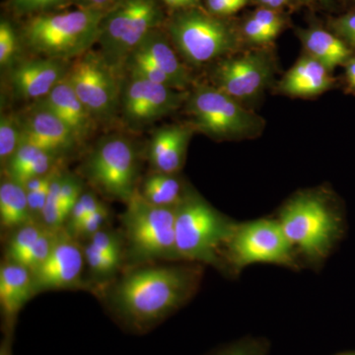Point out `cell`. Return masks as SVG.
<instances>
[{"label": "cell", "instance_id": "obj_1", "mask_svg": "<svg viewBox=\"0 0 355 355\" xmlns=\"http://www.w3.org/2000/svg\"><path fill=\"white\" fill-rule=\"evenodd\" d=\"M200 263L133 266L114 284L111 306L125 328L146 333L183 307L202 282Z\"/></svg>", "mask_w": 355, "mask_h": 355}, {"label": "cell", "instance_id": "obj_46", "mask_svg": "<svg viewBox=\"0 0 355 355\" xmlns=\"http://www.w3.org/2000/svg\"><path fill=\"white\" fill-rule=\"evenodd\" d=\"M303 1L311 3V2H323V0H303Z\"/></svg>", "mask_w": 355, "mask_h": 355}, {"label": "cell", "instance_id": "obj_40", "mask_svg": "<svg viewBox=\"0 0 355 355\" xmlns=\"http://www.w3.org/2000/svg\"><path fill=\"white\" fill-rule=\"evenodd\" d=\"M64 0H12V6L19 13L43 12L62 3Z\"/></svg>", "mask_w": 355, "mask_h": 355}, {"label": "cell", "instance_id": "obj_33", "mask_svg": "<svg viewBox=\"0 0 355 355\" xmlns=\"http://www.w3.org/2000/svg\"><path fill=\"white\" fill-rule=\"evenodd\" d=\"M83 193V183L72 175L62 174L60 198L67 214H70L73 205Z\"/></svg>", "mask_w": 355, "mask_h": 355}, {"label": "cell", "instance_id": "obj_45", "mask_svg": "<svg viewBox=\"0 0 355 355\" xmlns=\"http://www.w3.org/2000/svg\"><path fill=\"white\" fill-rule=\"evenodd\" d=\"M259 1H260L261 4H263L266 8L275 9H275L286 6V4H288L292 0H259Z\"/></svg>", "mask_w": 355, "mask_h": 355}, {"label": "cell", "instance_id": "obj_16", "mask_svg": "<svg viewBox=\"0 0 355 355\" xmlns=\"http://www.w3.org/2000/svg\"><path fill=\"white\" fill-rule=\"evenodd\" d=\"M34 296L31 270L21 263L4 259L0 266V309L4 335L14 334L20 311Z\"/></svg>", "mask_w": 355, "mask_h": 355}, {"label": "cell", "instance_id": "obj_23", "mask_svg": "<svg viewBox=\"0 0 355 355\" xmlns=\"http://www.w3.org/2000/svg\"><path fill=\"white\" fill-rule=\"evenodd\" d=\"M33 218L28 205L27 191L17 182L6 178L0 184V226L4 232L11 233Z\"/></svg>", "mask_w": 355, "mask_h": 355}, {"label": "cell", "instance_id": "obj_24", "mask_svg": "<svg viewBox=\"0 0 355 355\" xmlns=\"http://www.w3.org/2000/svg\"><path fill=\"white\" fill-rule=\"evenodd\" d=\"M139 193L144 200L154 205L176 209L187 191L175 175L155 172L144 180Z\"/></svg>", "mask_w": 355, "mask_h": 355}, {"label": "cell", "instance_id": "obj_25", "mask_svg": "<svg viewBox=\"0 0 355 355\" xmlns=\"http://www.w3.org/2000/svg\"><path fill=\"white\" fill-rule=\"evenodd\" d=\"M46 227L42 222L32 221L14 229L6 244V260L20 263L21 259L37 242Z\"/></svg>", "mask_w": 355, "mask_h": 355}, {"label": "cell", "instance_id": "obj_10", "mask_svg": "<svg viewBox=\"0 0 355 355\" xmlns=\"http://www.w3.org/2000/svg\"><path fill=\"white\" fill-rule=\"evenodd\" d=\"M85 173L89 181L101 193L127 205L137 191L135 147L123 137L103 140L89 156Z\"/></svg>", "mask_w": 355, "mask_h": 355}, {"label": "cell", "instance_id": "obj_28", "mask_svg": "<svg viewBox=\"0 0 355 355\" xmlns=\"http://www.w3.org/2000/svg\"><path fill=\"white\" fill-rule=\"evenodd\" d=\"M84 256L89 272L96 279H108L120 270L123 261L112 258L101 253L99 250L87 243L84 247Z\"/></svg>", "mask_w": 355, "mask_h": 355}, {"label": "cell", "instance_id": "obj_31", "mask_svg": "<svg viewBox=\"0 0 355 355\" xmlns=\"http://www.w3.org/2000/svg\"><path fill=\"white\" fill-rule=\"evenodd\" d=\"M88 243L106 256L121 261L125 258L123 238L112 229L102 228L89 238Z\"/></svg>", "mask_w": 355, "mask_h": 355}, {"label": "cell", "instance_id": "obj_15", "mask_svg": "<svg viewBox=\"0 0 355 355\" xmlns=\"http://www.w3.org/2000/svg\"><path fill=\"white\" fill-rule=\"evenodd\" d=\"M21 127L23 140L58 156L78 142L64 121L39 102Z\"/></svg>", "mask_w": 355, "mask_h": 355}, {"label": "cell", "instance_id": "obj_41", "mask_svg": "<svg viewBox=\"0 0 355 355\" xmlns=\"http://www.w3.org/2000/svg\"><path fill=\"white\" fill-rule=\"evenodd\" d=\"M121 0H76L79 8L94 9V10L109 11Z\"/></svg>", "mask_w": 355, "mask_h": 355}, {"label": "cell", "instance_id": "obj_49", "mask_svg": "<svg viewBox=\"0 0 355 355\" xmlns=\"http://www.w3.org/2000/svg\"><path fill=\"white\" fill-rule=\"evenodd\" d=\"M354 1H355V0H354Z\"/></svg>", "mask_w": 355, "mask_h": 355}, {"label": "cell", "instance_id": "obj_5", "mask_svg": "<svg viewBox=\"0 0 355 355\" xmlns=\"http://www.w3.org/2000/svg\"><path fill=\"white\" fill-rule=\"evenodd\" d=\"M279 222L294 249L310 261L323 260L340 237L343 220L328 198L306 191L284 205Z\"/></svg>", "mask_w": 355, "mask_h": 355}, {"label": "cell", "instance_id": "obj_7", "mask_svg": "<svg viewBox=\"0 0 355 355\" xmlns=\"http://www.w3.org/2000/svg\"><path fill=\"white\" fill-rule=\"evenodd\" d=\"M164 15L156 0H121L103 18L98 42L105 60L118 69Z\"/></svg>", "mask_w": 355, "mask_h": 355}, {"label": "cell", "instance_id": "obj_2", "mask_svg": "<svg viewBox=\"0 0 355 355\" xmlns=\"http://www.w3.org/2000/svg\"><path fill=\"white\" fill-rule=\"evenodd\" d=\"M237 223L217 211L200 196L187 191L176 207L175 235L180 260L219 266Z\"/></svg>", "mask_w": 355, "mask_h": 355}, {"label": "cell", "instance_id": "obj_11", "mask_svg": "<svg viewBox=\"0 0 355 355\" xmlns=\"http://www.w3.org/2000/svg\"><path fill=\"white\" fill-rule=\"evenodd\" d=\"M116 71L101 53L90 51L77 58L67 70L72 88L94 119L106 120L116 108L120 87Z\"/></svg>", "mask_w": 355, "mask_h": 355}, {"label": "cell", "instance_id": "obj_29", "mask_svg": "<svg viewBox=\"0 0 355 355\" xmlns=\"http://www.w3.org/2000/svg\"><path fill=\"white\" fill-rule=\"evenodd\" d=\"M60 229H51L46 227L42 235L40 236L37 242L24 254L21 259V265L25 266L29 268L32 272H34L37 268L43 265L44 261L50 256L51 250L55 246L58 232Z\"/></svg>", "mask_w": 355, "mask_h": 355}, {"label": "cell", "instance_id": "obj_22", "mask_svg": "<svg viewBox=\"0 0 355 355\" xmlns=\"http://www.w3.org/2000/svg\"><path fill=\"white\" fill-rule=\"evenodd\" d=\"M298 36L307 55L321 62L331 71L336 67L345 65L354 55V51L335 33L321 28L300 30Z\"/></svg>", "mask_w": 355, "mask_h": 355}, {"label": "cell", "instance_id": "obj_38", "mask_svg": "<svg viewBox=\"0 0 355 355\" xmlns=\"http://www.w3.org/2000/svg\"><path fill=\"white\" fill-rule=\"evenodd\" d=\"M243 34L250 43L254 44H266L275 39L265 27H263L253 17H250L245 22Z\"/></svg>", "mask_w": 355, "mask_h": 355}, {"label": "cell", "instance_id": "obj_20", "mask_svg": "<svg viewBox=\"0 0 355 355\" xmlns=\"http://www.w3.org/2000/svg\"><path fill=\"white\" fill-rule=\"evenodd\" d=\"M335 85L331 71L314 58H300L279 83V91L293 97H313L330 90Z\"/></svg>", "mask_w": 355, "mask_h": 355}, {"label": "cell", "instance_id": "obj_9", "mask_svg": "<svg viewBox=\"0 0 355 355\" xmlns=\"http://www.w3.org/2000/svg\"><path fill=\"white\" fill-rule=\"evenodd\" d=\"M223 258L234 270L254 263L295 266L294 248L279 220L272 219L237 223L226 244Z\"/></svg>", "mask_w": 355, "mask_h": 355}, {"label": "cell", "instance_id": "obj_48", "mask_svg": "<svg viewBox=\"0 0 355 355\" xmlns=\"http://www.w3.org/2000/svg\"><path fill=\"white\" fill-rule=\"evenodd\" d=\"M330 0H323V2H329Z\"/></svg>", "mask_w": 355, "mask_h": 355}, {"label": "cell", "instance_id": "obj_30", "mask_svg": "<svg viewBox=\"0 0 355 355\" xmlns=\"http://www.w3.org/2000/svg\"><path fill=\"white\" fill-rule=\"evenodd\" d=\"M105 207H106L96 198L95 195L91 193H83L76 202V205H73L72 209L70 210L64 228L69 231L70 234H73L74 231L83 223L84 219L89 214L105 209Z\"/></svg>", "mask_w": 355, "mask_h": 355}, {"label": "cell", "instance_id": "obj_18", "mask_svg": "<svg viewBox=\"0 0 355 355\" xmlns=\"http://www.w3.org/2000/svg\"><path fill=\"white\" fill-rule=\"evenodd\" d=\"M39 103L64 121L77 141L85 139L92 130L94 118L79 99L67 76Z\"/></svg>", "mask_w": 355, "mask_h": 355}, {"label": "cell", "instance_id": "obj_44", "mask_svg": "<svg viewBox=\"0 0 355 355\" xmlns=\"http://www.w3.org/2000/svg\"><path fill=\"white\" fill-rule=\"evenodd\" d=\"M13 334H6L0 343V355H13Z\"/></svg>", "mask_w": 355, "mask_h": 355}, {"label": "cell", "instance_id": "obj_4", "mask_svg": "<svg viewBox=\"0 0 355 355\" xmlns=\"http://www.w3.org/2000/svg\"><path fill=\"white\" fill-rule=\"evenodd\" d=\"M105 14L106 11L78 8L34 16L24 27L26 44L53 60L81 57L98 42Z\"/></svg>", "mask_w": 355, "mask_h": 355}, {"label": "cell", "instance_id": "obj_14", "mask_svg": "<svg viewBox=\"0 0 355 355\" xmlns=\"http://www.w3.org/2000/svg\"><path fill=\"white\" fill-rule=\"evenodd\" d=\"M123 91V111L132 125H146L173 113L188 100L184 91L150 83L130 74Z\"/></svg>", "mask_w": 355, "mask_h": 355}, {"label": "cell", "instance_id": "obj_6", "mask_svg": "<svg viewBox=\"0 0 355 355\" xmlns=\"http://www.w3.org/2000/svg\"><path fill=\"white\" fill-rule=\"evenodd\" d=\"M168 31L177 51L193 65L234 53L240 46L239 35L230 23L197 7L180 10Z\"/></svg>", "mask_w": 355, "mask_h": 355}, {"label": "cell", "instance_id": "obj_35", "mask_svg": "<svg viewBox=\"0 0 355 355\" xmlns=\"http://www.w3.org/2000/svg\"><path fill=\"white\" fill-rule=\"evenodd\" d=\"M333 33L345 42L347 46L355 50V10L335 18L331 23Z\"/></svg>", "mask_w": 355, "mask_h": 355}, {"label": "cell", "instance_id": "obj_39", "mask_svg": "<svg viewBox=\"0 0 355 355\" xmlns=\"http://www.w3.org/2000/svg\"><path fill=\"white\" fill-rule=\"evenodd\" d=\"M249 0H207L209 12L218 17L234 14L246 6Z\"/></svg>", "mask_w": 355, "mask_h": 355}, {"label": "cell", "instance_id": "obj_27", "mask_svg": "<svg viewBox=\"0 0 355 355\" xmlns=\"http://www.w3.org/2000/svg\"><path fill=\"white\" fill-rule=\"evenodd\" d=\"M22 140V127L11 114H2L0 119V160L6 167Z\"/></svg>", "mask_w": 355, "mask_h": 355}, {"label": "cell", "instance_id": "obj_37", "mask_svg": "<svg viewBox=\"0 0 355 355\" xmlns=\"http://www.w3.org/2000/svg\"><path fill=\"white\" fill-rule=\"evenodd\" d=\"M252 17L265 27L275 38L279 36L284 27V21L275 9L266 8V7L259 9L252 15Z\"/></svg>", "mask_w": 355, "mask_h": 355}, {"label": "cell", "instance_id": "obj_21", "mask_svg": "<svg viewBox=\"0 0 355 355\" xmlns=\"http://www.w3.org/2000/svg\"><path fill=\"white\" fill-rule=\"evenodd\" d=\"M132 53L146 58L162 70L172 79L178 90L184 91L190 85V72L177 57L176 51L169 42L157 30L149 33Z\"/></svg>", "mask_w": 355, "mask_h": 355}, {"label": "cell", "instance_id": "obj_3", "mask_svg": "<svg viewBox=\"0 0 355 355\" xmlns=\"http://www.w3.org/2000/svg\"><path fill=\"white\" fill-rule=\"evenodd\" d=\"M176 209L154 205L135 191L121 216L125 254L133 266L181 261L175 235Z\"/></svg>", "mask_w": 355, "mask_h": 355}, {"label": "cell", "instance_id": "obj_12", "mask_svg": "<svg viewBox=\"0 0 355 355\" xmlns=\"http://www.w3.org/2000/svg\"><path fill=\"white\" fill-rule=\"evenodd\" d=\"M272 74V57L259 50L222 60L214 70V81L216 87L241 101L260 95Z\"/></svg>", "mask_w": 355, "mask_h": 355}, {"label": "cell", "instance_id": "obj_43", "mask_svg": "<svg viewBox=\"0 0 355 355\" xmlns=\"http://www.w3.org/2000/svg\"><path fill=\"white\" fill-rule=\"evenodd\" d=\"M167 6L178 9L193 8L197 6L198 0H163Z\"/></svg>", "mask_w": 355, "mask_h": 355}, {"label": "cell", "instance_id": "obj_32", "mask_svg": "<svg viewBox=\"0 0 355 355\" xmlns=\"http://www.w3.org/2000/svg\"><path fill=\"white\" fill-rule=\"evenodd\" d=\"M268 340L261 338H246L225 345L210 355H266Z\"/></svg>", "mask_w": 355, "mask_h": 355}, {"label": "cell", "instance_id": "obj_19", "mask_svg": "<svg viewBox=\"0 0 355 355\" xmlns=\"http://www.w3.org/2000/svg\"><path fill=\"white\" fill-rule=\"evenodd\" d=\"M191 130L170 125L154 133L149 146V159L154 171L176 175L184 165Z\"/></svg>", "mask_w": 355, "mask_h": 355}, {"label": "cell", "instance_id": "obj_26", "mask_svg": "<svg viewBox=\"0 0 355 355\" xmlns=\"http://www.w3.org/2000/svg\"><path fill=\"white\" fill-rule=\"evenodd\" d=\"M62 171L58 173L51 182L49 190L48 200L42 216L41 222L44 226L51 229H62L67 224L69 214L65 211L62 203L60 202V190L62 183Z\"/></svg>", "mask_w": 355, "mask_h": 355}, {"label": "cell", "instance_id": "obj_34", "mask_svg": "<svg viewBox=\"0 0 355 355\" xmlns=\"http://www.w3.org/2000/svg\"><path fill=\"white\" fill-rule=\"evenodd\" d=\"M109 211L105 207L98 211L92 212L83 221V223L77 227L74 231L73 236L77 240L80 238L89 239L91 236L94 235L96 232L101 230L102 228L106 227L107 221H108Z\"/></svg>", "mask_w": 355, "mask_h": 355}, {"label": "cell", "instance_id": "obj_47", "mask_svg": "<svg viewBox=\"0 0 355 355\" xmlns=\"http://www.w3.org/2000/svg\"><path fill=\"white\" fill-rule=\"evenodd\" d=\"M338 355H355V352H347V354H342Z\"/></svg>", "mask_w": 355, "mask_h": 355}, {"label": "cell", "instance_id": "obj_42", "mask_svg": "<svg viewBox=\"0 0 355 355\" xmlns=\"http://www.w3.org/2000/svg\"><path fill=\"white\" fill-rule=\"evenodd\" d=\"M345 92L355 95V55L345 64Z\"/></svg>", "mask_w": 355, "mask_h": 355}, {"label": "cell", "instance_id": "obj_36", "mask_svg": "<svg viewBox=\"0 0 355 355\" xmlns=\"http://www.w3.org/2000/svg\"><path fill=\"white\" fill-rule=\"evenodd\" d=\"M17 50V38L12 26L6 21L0 24V64H9Z\"/></svg>", "mask_w": 355, "mask_h": 355}, {"label": "cell", "instance_id": "obj_13", "mask_svg": "<svg viewBox=\"0 0 355 355\" xmlns=\"http://www.w3.org/2000/svg\"><path fill=\"white\" fill-rule=\"evenodd\" d=\"M85 265L80 243L67 229H60L50 256L32 272L35 295L50 291L83 288Z\"/></svg>", "mask_w": 355, "mask_h": 355}, {"label": "cell", "instance_id": "obj_17", "mask_svg": "<svg viewBox=\"0 0 355 355\" xmlns=\"http://www.w3.org/2000/svg\"><path fill=\"white\" fill-rule=\"evenodd\" d=\"M60 62L46 58L18 65L11 74L16 94L25 99H43L67 76Z\"/></svg>", "mask_w": 355, "mask_h": 355}, {"label": "cell", "instance_id": "obj_8", "mask_svg": "<svg viewBox=\"0 0 355 355\" xmlns=\"http://www.w3.org/2000/svg\"><path fill=\"white\" fill-rule=\"evenodd\" d=\"M187 102L196 127L214 139H246L258 135L263 127L260 116L214 86H198Z\"/></svg>", "mask_w": 355, "mask_h": 355}]
</instances>
